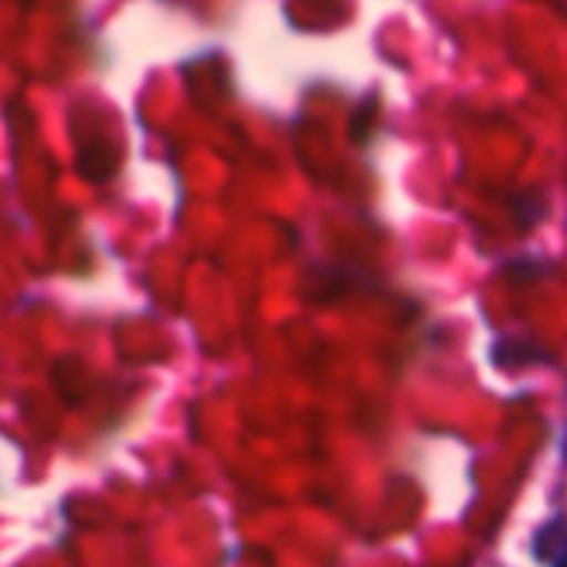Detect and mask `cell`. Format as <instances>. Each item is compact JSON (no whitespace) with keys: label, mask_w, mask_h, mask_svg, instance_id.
Masks as SVG:
<instances>
[{"label":"cell","mask_w":567,"mask_h":567,"mask_svg":"<svg viewBox=\"0 0 567 567\" xmlns=\"http://www.w3.org/2000/svg\"><path fill=\"white\" fill-rule=\"evenodd\" d=\"M555 567H567V545H561V555H558V561Z\"/></svg>","instance_id":"cell-1"}]
</instances>
